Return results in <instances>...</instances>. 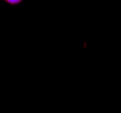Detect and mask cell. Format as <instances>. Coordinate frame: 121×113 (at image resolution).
I'll return each instance as SVG.
<instances>
[{
	"instance_id": "cell-1",
	"label": "cell",
	"mask_w": 121,
	"mask_h": 113,
	"mask_svg": "<svg viewBox=\"0 0 121 113\" xmlns=\"http://www.w3.org/2000/svg\"><path fill=\"white\" fill-rule=\"evenodd\" d=\"M5 1L10 5H17V4L21 3L23 0H5Z\"/></svg>"
}]
</instances>
